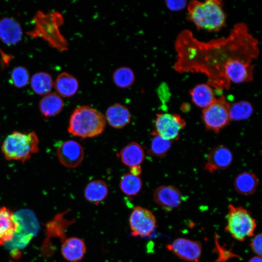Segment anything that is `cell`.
<instances>
[{
  "instance_id": "1",
  "label": "cell",
  "mask_w": 262,
  "mask_h": 262,
  "mask_svg": "<svg viewBox=\"0 0 262 262\" xmlns=\"http://www.w3.org/2000/svg\"><path fill=\"white\" fill-rule=\"evenodd\" d=\"M175 50L176 71L203 74L207 83L219 92L229 90L231 82L252 81L253 63L260 54L258 40L243 22L235 24L226 37L208 41L183 30L177 36Z\"/></svg>"
},
{
  "instance_id": "2",
  "label": "cell",
  "mask_w": 262,
  "mask_h": 262,
  "mask_svg": "<svg viewBox=\"0 0 262 262\" xmlns=\"http://www.w3.org/2000/svg\"><path fill=\"white\" fill-rule=\"evenodd\" d=\"M34 27L26 32L28 35L35 38H41L51 47L60 52L68 49L67 41L61 33L60 27L64 23V18L56 11L44 13L36 12L33 19Z\"/></svg>"
},
{
  "instance_id": "3",
  "label": "cell",
  "mask_w": 262,
  "mask_h": 262,
  "mask_svg": "<svg viewBox=\"0 0 262 262\" xmlns=\"http://www.w3.org/2000/svg\"><path fill=\"white\" fill-rule=\"evenodd\" d=\"M188 18L199 30L217 32L226 23L227 16L220 0H192L187 4Z\"/></svg>"
},
{
  "instance_id": "4",
  "label": "cell",
  "mask_w": 262,
  "mask_h": 262,
  "mask_svg": "<svg viewBox=\"0 0 262 262\" xmlns=\"http://www.w3.org/2000/svg\"><path fill=\"white\" fill-rule=\"evenodd\" d=\"M105 125V118L101 113L89 106H81L70 116L68 131L75 136L91 138L100 134Z\"/></svg>"
},
{
  "instance_id": "5",
  "label": "cell",
  "mask_w": 262,
  "mask_h": 262,
  "mask_svg": "<svg viewBox=\"0 0 262 262\" xmlns=\"http://www.w3.org/2000/svg\"><path fill=\"white\" fill-rule=\"evenodd\" d=\"M39 139L34 131H14L2 143L1 151L8 161L26 162L39 151Z\"/></svg>"
},
{
  "instance_id": "6",
  "label": "cell",
  "mask_w": 262,
  "mask_h": 262,
  "mask_svg": "<svg viewBox=\"0 0 262 262\" xmlns=\"http://www.w3.org/2000/svg\"><path fill=\"white\" fill-rule=\"evenodd\" d=\"M227 223L225 228L226 232L239 241H244L252 236L257 224L251 213L242 207L229 205L227 216Z\"/></svg>"
},
{
  "instance_id": "7",
  "label": "cell",
  "mask_w": 262,
  "mask_h": 262,
  "mask_svg": "<svg viewBox=\"0 0 262 262\" xmlns=\"http://www.w3.org/2000/svg\"><path fill=\"white\" fill-rule=\"evenodd\" d=\"M229 105L222 95L212 104L203 109L202 118L208 130L218 132L229 124Z\"/></svg>"
},
{
  "instance_id": "8",
  "label": "cell",
  "mask_w": 262,
  "mask_h": 262,
  "mask_svg": "<svg viewBox=\"0 0 262 262\" xmlns=\"http://www.w3.org/2000/svg\"><path fill=\"white\" fill-rule=\"evenodd\" d=\"M129 225L132 236L145 238L151 236L157 227L153 213L141 206L133 209L129 217Z\"/></svg>"
},
{
  "instance_id": "9",
  "label": "cell",
  "mask_w": 262,
  "mask_h": 262,
  "mask_svg": "<svg viewBox=\"0 0 262 262\" xmlns=\"http://www.w3.org/2000/svg\"><path fill=\"white\" fill-rule=\"evenodd\" d=\"M185 126V120L178 114H158L155 120L153 134L171 141L178 139Z\"/></svg>"
},
{
  "instance_id": "10",
  "label": "cell",
  "mask_w": 262,
  "mask_h": 262,
  "mask_svg": "<svg viewBox=\"0 0 262 262\" xmlns=\"http://www.w3.org/2000/svg\"><path fill=\"white\" fill-rule=\"evenodd\" d=\"M166 248L180 259L190 262H198L202 253L199 242L183 238L175 239Z\"/></svg>"
},
{
  "instance_id": "11",
  "label": "cell",
  "mask_w": 262,
  "mask_h": 262,
  "mask_svg": "<svg viewBox=\"0 0 262 262\" xmlns=\"http://www.w3.org/2000/svg\"><path fill=\"white\" fill-rule=\"evenodd\" d=\"M57 154L60 163L69 168L79 166L84 157V151L77 142L69 140L63 142L57 150Z\"/></svg>"
},
{
  "instance_id": "12",
  "label": "cell",
  "mask_w": 262,
  "mask_h": 262,
  "mask_svg": "<svg viewBox=\"0 0 262 262\" xmlns=\"http://www.w3.org/2000/svg\"><path fill=\"white\" fill-rule=\"evenodd\" d=\"M153 198L156 204L165 211L169 212L180 205L183 196L177 187L172 185H162L154 190Z\"/></svg>"
},
{
  "instance_id": "13",
  "label": "cell",
  "mask_w": 262,
  "mask_h": 262,
  "mask_svg": "<svg viewBox=\"0 0 262 262\" xmlns=\"http://www.w3.org/2000/svg\"><path fill=\"white\" fill-rule=\"evenodd\" d=\"M233 161L231 151L227 147L219 145L213 148L208 153L205 169L211 173L228 168Z\"/></svg>"
},
{
  "instance_id": "14",
  "label": "cell",
  "mask_w": 262,
  "mask_h": 262,
  "mask_svg": "<svg viewBox=\"0 0 262 262\" xmlns=\"http://www.w3.org/2000/svg\"><path fill=\"white\" fill-rule=\"evenodd\" d=\"M18 228L13 212L6 207H0V246L11 241Z\"/></svg>"
},
{
  "instance_id": "15",
  "label": "cell",
  "mask_w": 262,
  "mask_h": 262,
  "mask_svg": "<svg viewBox=\"0 0 262 262\" xmlns=\"http://www.w3.org/2000/svg\"><path fill=\"white\" fill-rule=\"evenodd\" d=\"M21 25L14 18L4 17L0 20V40L7 45H13L22 39Z\"/></svg>"
},
{
  "instance_id": "16",
  "label": "cell",
  "mask_w": 262,
  "mask_h": 262,
  "mask_svg": "<svg viewBox=\"0 0 262 262\" xmlns=\"http://www.w3.org/2000/svg\"><path fill=\"white\" fill-rule=\"evenodd\" d=\"M86 250L84 241L77 237L65 238L61 246V253L66 261L77 262L83 258Z\"/></svg>"
},
{
  "instance_id": "17",
  "label": "cell",
  "mask_w": 262,
  "mask_h": 262,
  "mask_svg": "<svg viewBox=\"0 0 262 262\" xmlns=\"http://www.w3.org/2000/svg\"><path fill=\"white\" fill-rule=\"evenodd\" d=\"M104 116L108 123L115 129H121L126 126L130 123L131 117L128 108L120 103L109 106Z\"/></svg>"
},
{
  "instance_id": "18",
  "label": "cell",
  "mask_w": 262,
  "mask_h": 262,
  "mask_svg": "<svg viewBox=\"0 0 262 262\" xmlns=\"http://www.w3.org/2000/svg\"><path fill=\"white\" fill-rule=\"evenodd\" d=\"M53 86L59 96L69 98L77 93L79 88V82L75 77L64 72L57 76Z\"/></svg>"
},
{
  "instance_id": "19",
  "label": "cell",
  "mask_w": 262,
  "mask_h": 262,
  "mask_svg": "<svg viewBox=\"0 0 262 262\" xmlns=\"http://www.w3.org/2000/svg\"><path fill=\"white\" fill-rule=\"evenodd\" d=\"M189 93L193 102L203 109L212 104L216 99L213 88L207 83L196 85Z\"/></svg>"
},
{
  "instance_id": "20",
  "label": "cell",
  "mask_w": 262,
  "mask_h": 262,
  "mask_svg": "<svg viewBox=\"0 0 262 262\" xmlns=\"http://www.w3.org/2000/svg\"><path fill=\"white\" fill-rule=\"evenodd\" d=\"M145 155L142 146L135 142L128 144L120 152L122 162L130 167L139 165L144 160Z\"/></svg>"
},
{
  "instance_id": "21",
  "label": "cell",
  "mask_w": 262,
  "mask_h": 262,
  "mask_svg": "<svg viewBox=\"0 0 262 262\" xmlns=\"http://www.w3.org/2000/svg\"><path fill=\"white\" fill-rule=\"evenodd\" d=\"M64 103L62 97L57 93L50 92L45 95L39 102L41 113L46 117L55 116L63 109Z\"/></svg>"
},
{
  "instance_id": "22",
  "label": "cell",
  "mask_w": 262,
  "mask_h": 262,
  "mask_svg": "<svg viewBox=\"0 0 262 262\" xmlns=\"http://www.w3.org/2000/svg\"><path fill=\"white\" fill-rule=\"evenodd\" d=\"M108 194L107 184L100 180L89 182L84 190V196L86 200L95 205H98L104 200Z\"/></svg>"
},
{
  "instance_id": "23",
  "label": "cell",
  "mask_w": 262,
  "mask_h": 262,
  "mask_svg": "<svg viewBox=\"0 0 262 262\" xmlns=\"http://www.w3.org/2000/svg\"><path fill=\"white\" fill-rule=\"evenodd\" d=\"M233 184L236 191L238 193L247 196L256 191L259 184V180L254 174L244 172L235 177Z\"/></svg>"
},
{
  "instance_id": "24",
  "label": "cell",
  "mask_w": 262,
  "mask_h": 262,
  "mask_svg": "<svg viewBox=\"0 0 262 262\" xmlns=\"http://www.w3.org/2000/svg\"><path fill=\"white\" fill-rule=\"evenodd\" d=\"M33 91L39 95H46L51 92L54 82L50 75L46 72L34 73L30 80Z\"/></svg>"
},
{
  "instance_id": "25",
  "label": "cell",
  "mask_w": 262,
  "mask_h": 262,
  "mask_svg": "<svg viewBox=\"0 0 262 262\" xmlns=\"http://www.w3.org/2000/svg\"><path fill=\"white\" fill-rule=\"evenodd\" d=\"M119 187L125 195L133 196L140 191L142 187V181L139 176L133 175L130 173H127L121 178Z\"/></svg>"
},
{
  "instance_id": "26",
  "label": "cell",
  "mask_w": 262,
  "mask_h": 262,
  "mask_svg": "<svg viewBox=\"0 0 262 262\" xmlns=\"http://www.w3.org/2000/svg\"><path fill=\"white\" fill-rule=\"evenodd\" d=\"M253 112L251 104L247 101H241L229 105V115L230 121H239L248 118Z\"/></svg>"
},
{
  "instance_id": "27",
  "label": "cell",
  "mask_w": 262,
  "mask_h": 262,
  "mask_svg": "<svg viewBox=\"0 0 262 262\" xmlns=\"http://www.w3.org/2000/svg\"><path fill=\"white\" fill-rule=\"evenodd\" d=\"M113 79L115 84L117 87L126 88L133 84L135 81V74L131 68L121 66L114 71Z\"/></svg>"
},
{
  "instance_id": "28",
  "label": "cell",
  "mask_w": 262,
  "mask_h": 262,
  "mask_svg": "<svg viewBox=\"0 0 262 262\" xmlns=\"http://www.w3.org/2000/svg\"><path fill=\"white\" fill-rule=\"evenodd\" d=\"M30 80L28 70L24 66L14 67L11 73L10 82L16 88H20L27 85Z\"/></svg>"
},
{
  "instance_id": "29",
  "label": "cell",
  "mask_w": 262,
  "mask_h": 262,
  "mask_svg": "<svg viewBox=\"0 0 262 262\" xmlns=\"http://www.w3.org/2000/svg\"><path fill=\"white\" fill-rule=\"evenodd\" d=\"M151 143V152L157 156L165 155L171 147V141L165 139L158 135H154Z\"/></svg>"
},
{
  "instance_id": "30",
  "label": "cell",
  "mask_w": 262,
  "mask_h": 262,
  "mask_svg": "<svg viewBox=\"0 0 262 262\" xmlns=\"http://www.w3.org/2000/svg\"><path fill=\"white\" fill-rule=\"evenodd\" d=\"M262 233L258 234L252 239L250 244L252 251L260 257H262Z\"/></svg>"
},
{
  "instance_id": "31",
  "label": "cell",
  "mask_w": 262,
  "mask_h": 262,
  "mask_svg": "<svg viewBox=\"0 0 262 262\" xmlns=\"http://www.w3.org/2000/svg\"><path fill=\"white\" fill-rule=\"evenodd\" d=\"M165 4L169 10L173 11L182 10L187 5V1L184 0H166Z\"/></svg>"
},
{
  "instance_id": "32",
  "label": "cell",
  "mask_w": 262,
  "mask_h": 262,
  "mask_svg": "<svg viewBox=\"0 0 262 262\" xmlns=\"http://www.w3.org/2000/svg\"><path fill=\"white\" fill-rule=\"evenodd\" d=\"M158 94L161 100L163 103H165L170 98V92L168 85L163 83L158 89Z\"/></svg>"
},
{
  "instance_id": "33",
  "label": "cell",
  "mask_w": 262,
  "mask_h": 262,
  "mask_svg": "<svg viewBox=\"0 0 262 262\" xmlns=\"http://www.w3.org/2000/svg\"><path fill=\"white\" fill-rule=\"evenodd\" d=\"M217 248L218 249V252L220 253L219 255L218 259L216 260L215 262H226L227 260L232 257H238L235 254H234L230 251L226 250L225 249H223L220 246L218 245Z\"/></svg>"
},
{
  "instance_id": "34",
  "label": "cell",
  "mask_w": 262,
  "mask_h": 262,
  "mask_svg": "<svg viewBox=\"0 0 262 262\" xmlns=\"http://www.w3.org/2000/svg\"><path fill=\"white\" fill-rule=\"evenodd\" d=\"M142 172V169L139 165L134 166L130 168V173L136 176H139Z\"/></svg>"
},
{
  "instance_id": "35",
  "label": "cell",
  "mask_w": 262,
  "mask_h": 262,
  "mask_svg": "<svg viewBox=\"0 0 262 262\" xmlns=\"http://www.w3.org/2000/svg\"><path fill=\"white\" fill-rule=\"evenodd\" d=\"M248 262H262V257L258 256L251 258Z\"/></svg>"
}]
</instances>
